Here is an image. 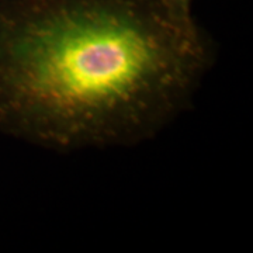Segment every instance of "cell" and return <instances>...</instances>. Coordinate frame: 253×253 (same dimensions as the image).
<instances>
[{
  "mask_svg": "<svg viewBox=\"0 0 253 253\" xmlns=\"http://www.w3.org/2000/svg\"><path fill=\"white\" fill-rule=\"evenodd\" d=\"M212 62L163 0H20L0 13V131L56 152L134 146L189 109Z\"/></svg>",
  "mask_w": 253,
  "mask_h": 253,
  "instance_id": "cell-1",
  "label": "cell"
},
{
  "mask_svg": "<svg viewBox=\"0 0 253 253\" xmlns=\"http://www.w3.org/2000/svg\"><path fill=\"white\" fill-rule=\"evenodd\" d=\"M168 6H170L173 10H176L180 14L191 16L190 14V0H163Z\"/></svg>",
  "mask_w": 253,
  "mask_h": 253,
  "instance_id": "cell-2",
  "label": "cell"
}]
</instances>
